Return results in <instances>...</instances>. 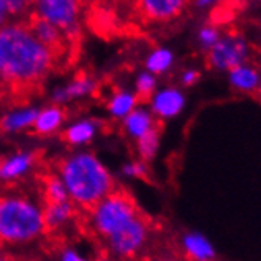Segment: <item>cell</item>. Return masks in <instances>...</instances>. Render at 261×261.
<instances>
[{
  "instance_id": "obj_30",
  "label": "cell",
  "mask_w": 261,
  "mask_h": 261,
  "mask_svg": "<svg viewBox=\"0 0 261 261\" xmlns=\"http://www.w3.org/2000/svg\"><path fill=\"white\" fill-rule=\"evenodd\" d=\"M64 261H86V259L80 258L78 255H76L74 252H71V250H67L64 253Z\"/></svg>"
},
{
  "instance_id": "obj_2",
  "label": "cell",
  "mask_w": 261,
  "mask_h": 261,
  "mask_svg": "<svg viewBox=\"0 0 261 261\" xmlns=\"http://www.w3.org/2000/svg\"><path fill=\"white\" fill-rule=\"evenodd\" d=\"M49 166L62 176L70 199L80 207L89 222L94 217L101 199L116 187V180L111 174L90 153L57 157Z\"/></svg>"
},
{
  "instance_id": "obj_31",
  "label": "cell",
  "mask_w": 261,
  "mask_h": 261,
  "mask_svg": "<svg viewBox=\"0 0 261 261\" xmlns=\"http://www.w3.org/2000/svg\"><path fill=\"white\" fill-rule=\"evenodd\" d=\"M16 256L11 253H0V261H14Z\"/></svg>"
},
{
  "instance_id": "obj_27",
  "label": "cell",
  "mask_w": 261,
  "mask_h": 261,
  "mask_svg": "<svg viewBox=\"0 0 261 261\" xmlns=\"http://www.w3.org/2000/svg\"><path fill=\"white\" fill-rule=\"evenodd\" d=\"M10 21H11V18H10V14H8L5 0H0V29L5 27Z\"/></svg>"
},
{
  "instance_id": "obj_9",
  "label": "cell",
  "mask_w": 261,
  "mask_h": 261,
  "mask_svg": "<svg viewBox=\"0 0 261 261\" xmlns=\"http://www.w3.org/2000/svg\"><path fill=\"white\" fill-rule=\"evenodd\" d=\"M192 0H136V13L144 22H168L184 13Z\"/></svg>"
},
{
  "instance_id": "obj_32",
  "label": "cell",
  "mask_w": 261,
  "mask_h": 261,
  "mask_svg": "<svg viewBox=\"0 0 261 261\" xmlns=\"http://www.w3.org/2000/svg\"><path fill=\"white\" fill-rule=\"evenodd\" d=\"M8 160H4V159H0V174H2V170H4V166L7 165Z\"/></svg>"
},
{
  "instance_id": "obj_16",
  "label": "cell",
  "mask_w": 261,
  "mask_h": 261,
  "mask_svg": "<svg viewBox=\"0 0 261 261\" xmlns=\"http://www.w3.org/2000/svg\"><path fill=\"white\" fill-rule=\"evenodd\" d=\"M38 113L35 110H24L19 113H11L0 119V133H8L11 130H19L22 127H30L35 122Z\"/></svg>"
},
{
  "instance_id": "obj_15",
  "label": "cell",
  "mask_w": 261,
  "mask_h": 261,
  "mask_svg": "<svg viewBox=\"0 0 261 261\" xmlns=\"http://www.w3.org/2000/svg\"><path fill=\"white\" fill-rule=\"evenodd\" d=\"M95 83L94 80L90 78V76L81 73L78 74L76 78L64 89L57 90L54 94V98L57 101H62V100H68V98H73V97H81V95H86L89 92H94L95 90Z\"/></svg>"
},
{
  "instance_id": "obj_12",
  "label": "cell",
  "mask_w": 261,
  "mask_h": 261,
  "mask_svg": "<svg viewBox=\"0 0 261 261\" xmlns=\"http://www.w3.org/2000/svg\"><path fill=\"white\" fill-rule=\"evenodd\" d=\"M228 81L233 89L244 92V94H250V92L258 90L261 76H259V71L253 65H249L245 62L228 71Z\"/></svg>"
},
{
  "instance_id": "obj_3",
  "label": "cell",
  "mask_w": 261,
  "mask_h": 261,
  "mask_svg": "<svg viewBox=\"0 0 261 261\" xmlns=\"http://www.w3.org/2000/svg\"><path fill=\"white\" fill-rule=\"evenodd\" d=\"M41 234L40 209L24 196H0V242L21 244Z\"/></svg>"
},
{
  "instance_id": "obj_26",
  "label": "cell",
  "mask_w": 261,
  "mask_h": 261,
  "mask_svg": "<svg viewBox=\"0 0 261 261\" xmlns=\"http://www.w3.org/2000/svg\"><path fill=\"white\" fill-rule=\"evenodd\" d=\"M199 80V71L196 70H187L182 74V83L186 86H193Z\"/></svg>"
},
{
  "instance_id": "obj_34",
  "label": "cell",
  "mask_w": 261,
  "mask_h": 261,
  "mask_svg": "<svg viewBox=\"0 0 261 261\" xmlns=\"http://www.w3.org/2000/svg\"><path fill=\"white\" fill-rule=\"evenodd\" d=\"M24 2H25V4H29V5H30V4H34V2H35V0H24Z\"/></svg>"
},
{
  "instance_id": "obj_35",
  "label": "cell",
  "mask_w": 261,
  "mask_h": 261,
  "mask_svg": "<svg viewBox=\"0 0 261 261\" xmlns=\"http://www.w3.org/2000/svg\"><path fill=\"white\" fill-rule=\"evenodd\" d=\"M258 92H259V95H261V81H259V86H258Z\"/></svg>"
},
{
  "instance_id": "obj_18",
  "label": "cell",
  "mask_w": 261,
  "mask_h": 261,
  "mask_svg": "<svg viewBox=\"0 0 261 261\" xmlns=\"http://www.w3.org/2000/svg\"><path fill=\"white\" fill-rule=\"evenodd\" d=\"M124 124L132 135L140 138L143 133H146L153 124H155V117L144 110H133L125 116Z\"/></svg>"
},
{
  "instance_id": "obj_19",
  "label": "cell",
  "mask_w": 261,
  "mask_h": 261,
  "mask_svg": "<svg viewBox=\"0 0 261 261\" xmlns=\"http://www.w3.org/2000/svg\"><path fill=\"white\" fill-rule=\"evenodd\" d=\"M173 60H174V56L170 49L157 48L149 54L146 60V67L149 73L160 74V73H165L166 70H170V67L173 65Z\"/></svg>"
},
{
  "instance_id": "obj_22",
  "label": "cell",
  "mask_w": 261,
  "mask_h": 261,
  "mask_svg": "<svg viewBox=\"0 0 261 261\" xmlns=\"http://www.w3.org/2000/svg\"><path fill=\"white\" fill-rule=\"evenodd\" d=\"M135 106V95L125 94V92H116L108 103V110L114 116H127L130 111H133Z\"/></svg>"
},
{
  "instance_id": "obj_20",
  "label": "cell",
  "mask_w": 261,
  "mask_h": 261,
  "mask_svg": "<svg viewBox=\"0 0 261 261\" xmlns=\"http://www.w3.org/2000/svg\"><path fill=\"white\" fill-rule=\"evenodd\" d=\"M92 135H94V125L90 122H83V124H78L60 133V141H64L67 146H74L89 141Z\"/></svg>"
},
{
  "instance_id": "obj_25",
  "label": "cell",
  "mask_w": 261,
  "mask_h": 261,
  "mask_svg": "<svg viewBox=\"0 0 261 261\" xmlns=\"http://www.w3.org/2000/svg\"><path fill=\"white\" fill-rule=\"evenodd\" d=\"M5 5H7V10H8V14L11 21L14 18H21L27 13V8H29V4H25L24 0H5Z\"/></svg>"
},
{
  "instance_id": "obj_13",
  "label": "cell",
  "mask_w": 261,
  "mask_h": 261,
  "mask_svg": "<svg viewBox=\"0 0 261 261\" xmlns=\"http://www.w3.org/2000/svg\"><path fill=\"white\" fill-rule=\"evenodd\" d=\"M65 119V110L60 108V106H51V108H46L41 113H38L35 122L30 127L29 135L32 136H46L51 135L53 132L57 130V127L62 124Z\"/></svg>"
},
{
  "instance_id": "obj_33",
  "label": "cell",
  "mask_w": 261,
  "mask_h": 261,
  "mask_svg": "<svg viewBox=\"0 0 261 261\" xmlns=\"http://www.w3.org/2000/svg\"><path fill=\"white\" fill-rule=\"evenodd\" d=\"M14 261H37V259H27V258H18L16 256V259H14Z\"/></svg>"
},
{
  "instance_id": "obj_36",
  "label": "cell",
  "mask_w": 261,
  "mask_h": 261,
  "mask_svg": "<svg viewBox=\"0 0 261 261\" xmlns=\"http://www.w3.org/2000/svg\"><path fill=\"white\" fill-rule=\"evenodd\" d=\"M0 247H2V242H0Z\"/></svg>"
},
{
  "instance_id": "obj_5",
  "label": "cell",
  "mask_w": 261,
  "mask_h": 261,
  "mask_svg": "<svg viewBox=\"0 0 261 261\" xmlns=\"http://www.w3.org/2000/svg\"><path fill=\"white\" fill-rule=\"evenodd\" d=\"M155 231V223L147 212L141 211L135 219L108 239L113 253L120 261H138L149 247Z\"/></svg>"
},
{
  "instance_id": "obj_10",
  "label": "cell",
  "mask_w": 261,
  "mask_h": 261,
  "mask_svg": "<svg viewBox=\"0 0 261 261\" xmlns=\"http://www.w3.org/2000/svg\"><path fill=\"white\" fill-rule=\"evenodd\" d=\"M179 253L184 258V261H214L216 259V249H214V245L199 233L184 234Z\"/></svg>"
},
{
  "instance_id": "obj_29",
  "label": "cell",
  "mask_w": 261,
  "mask_h": 261,
  "mask_svg": "<svg viewBox=\"0 0 261 261\" xmlns=\"http://www.w3.org/2000/svg\"><path fill=\"white\" fill-rule=\"evenodd\" d=\"M97 252H98V253H97V259H95V261H114V259H111L108 249H100V250H97Z\"/></svg>"
},
{
  "instance_id": "obj_4",
  "label": "cell",
  "mask_w": 261,
  "mask_h": 261,
  "mask_svg": "<svg viewBox=\"0 0 261 261\" xmlns=\"http://www.w3.org/2000/svg\"><path fill=\"white\" fill-rule=\"evenodd\" d=\"M141 211L135 195L127 187L116 184V187L101 199L94 212L90 226L100 241H108L117 229L127 225Z\"/></svg>"
},
{
  "instance_id": "obj_8",
  "label": "cell",
  "mask_w": 261,
  "mask_h": 261,
  "mask_svg": "<svg viewBox=\"0 0 261 261\" xmlns=\"http://www.w3.org/2000/svg\"><path fill=\"white\" fill-rule=\"evenodd\" d=\"M35 180L38 193L41 198V209L54 207L68 201V193L65 190L64 182L59 179L57 173L49 166V163H41L35 171Z\"/></svg>"
},
{
  "instance_id": "obj_1",
  "label": "cell",
  "mask_w": 261,
  "mask_h": 261,
  "mask_svg": "<svg viewBox=\"0 0 261 261\" xmlns=\"http://www.w3.org/2000/svg\"><path fill=\"white\" fill-rule=\"evenodd\" d=\"M54 70V56L37 40L27 21H10L0 29V103L24 108L43 94Z\"/></svg>"
},
{
  "instance_id": "obj_17",
  "label": "cell",
  "mask_w": 261,
  "mask_h": 261,
  "mask_svg": "<svg viewBox=\"0 0 261 261\" xmlns=\"http://www.w3.org/2000/svg\"><path fill=\"white\" fill-rule=\"evenodd\" d=\"M44 155V150H35L32 153H27V155H21L16 159H11L7 162V165L4 166L2 174L4 177H14L21 173H24L30 165L34 163H41V157Z\"/></svg>"
},
{
  "instance_id": "obj_14",
  "label": "cell",
  "mask_w": 261,
  "mask_h": 261,
  "mask_svg": "<svg viewBox=\"0 0 261 261\" xmlns=\"http://www.w3.org/2000/svg\"><path fill=\"white\" fill-rule=\"evenodd\" d=\"M160 133H162V119L157 117L155 124L138 138V152H140V157L143 162H150L153 155L157 153Z\"/></svg>"
},
{
  "instance_id": "obj_7",
  "label": "cell",
  "mask_w": 261,
  "mask_h": 261,
  "mask_svg": "<svg viewBox=\"0 0 261 261\" xmlns=\"http://www.w3.org/2000/svg\"><path fill=\"white\" fill-rule=\"evenodd\" d=\"M250 54L249 43L239 34L220 35L219 41L207 51V64L219 71H229L247 62Z\"/></svg>"
},
{
  "instance_id": "obj_23",
  "label": "cell",
  "mask_w": 261,
  "mask_h": 261,
  "mask_svg": "<svg viewBox=\"0 0 261 261\" xmlns=\"http://www.w3.org/2000/svg\"><path fill=\"white\" fill-rule=\"evenodd\" d=\"M138 261H184V258L180 256L179 250L171 247H165V249L149 247L138 258Z\"/></svg>"
},
{
  "instance_id": "obj_24",
  "label": "cell",
  "mask_w": 261,
  "mask_h": 261,
  "mask_svg": "<svg viewBox=\"0 0 261 261\" xmlns=\"http://www.w3.org/2000/svg\"><path fill=\"white\" fill-rule=\"evenodd\" d=\"M220 30L217 27H214V25H204L199 29V32H198V41L199 44L203 46L204 49H211L214 44H216L220 38Z\"/></svg>"
},
{
  "instance_id": "obj_28",
  "label": "cell",
  "mask_w": 261,
  "mask_h": 261,
  "mask_svg": "<svg viewBox=\"0 0 261 261\" xmlns=\"http://www.w3.org/2000/svg\"><path fill=\"white\" fill-rule=\"evenodd\" d=\"M193 2L198 8H212V7L222 4L223 0H193Z\"/></svg>"
},
{
  "instance_id": "obj_21",
  "label": "cell",
  "mask_w": 261,
  "mask_h": 261,
  "mask_svg": "<svg viewBox=\"0 0 261 261\" xmlns=\"http://www.w3.org/2000/svg\"><path fill=\"white\" fill-rule=\"evenodd\" d=\"M155 76L152 73H141L136 80V94H135V103L138 105H144L149 103L153 97V92H155Z\"/></svg>"
},
{
  "instance_id": "obj_11",
  "label": "cell",
  "mask_w": 261,
  "mask_h": 261,
  "mask_svg": "<svg viewBox=\"0 0 261 261\" xmlns=\"http://www.w3.org/2000/svg\"><path fill=\"white\" fill-rule=\"evenodd\" d=\"M152 111L159 119H168L177 116L184 105H186V98H184L182 92L173 87L163 89L152 97Z\"/></svg>"
},
{
  "instance_id": "obj_6",
  "label": "cell",
  "mask_w": 261,
  "mask_h": 261,
  "mask_svg": "<svg viewBox=\"0 0 261 261\" xmlns=\"http://www.w3.org/2000/svg\"><path fill=\"white\" fill-rule=\"evenodd\" d=\"M30 14L56 25L71 46H78L81 38L83 0H35Z\"/></svg>"
}]
</instances>
